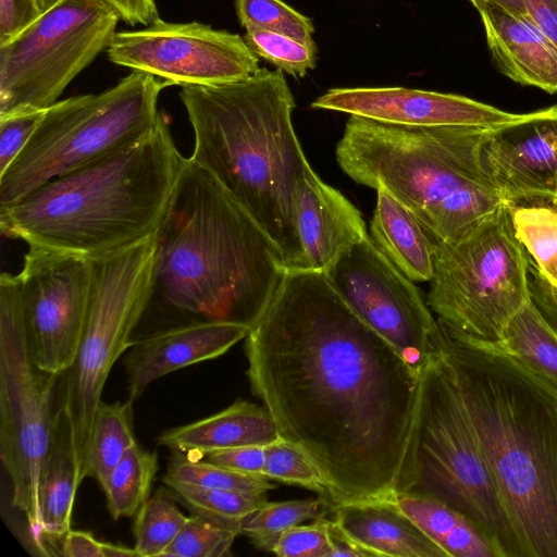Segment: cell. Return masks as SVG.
Returning <instances> with one entry per match:
<instances>
[{"label":"cell","instance_id":"cell-32","mask_svg":"<svg viewBox=\"0 0 557 557\" xmlns=\"http://www.w3.org/2000/svg\"><path fill=\"white\" fill-rule=\"evenodd\" d=\"M166 486L175 499L193 515L225 523L240 524L244 518L268 502L267 495L201 488L176 483Z\"/></svg>","mask_w":557,"mask_h":557},{"label":"cell","instance_id":"cell-9","mask_svg":"<svg viewBox=\"0 0 557 557\" xmlns=\"http://www.w3.org/2000/svg\"><path fill=\"white\" fill-rule=\"evenodd\" d=\"M157 242L151 237L94 260V281L83 336L73 364L60 375L58 406L64 412L82 481L96 411L111 369L128 350L152 281Z\"/></svg>","mask_w":557,"mask_h":557},{"label":"cell","instance_id":"cell-47","mask_svg":"<svg viewBox=\"0 0 557 557\" xmlns=\"http://www.w3.org/2000/svg\"><path fill=\"white\" fill-rule=\"evenodd\" d=\"M469 1L472 4L478 1L488 2V3L495 4L497 7H500L517 16L529 18L523 0H469Z\"/></svg>","mask_w":557,"mask_h":557},{"label":"cell","instance_id":"cell-23","mask_svg":"<svg viewBox=\"0 0 557 557\" xmlns=\"http://www.w3.org/2000/svg\"><path fill=\"white\" fill-rule=\"evenodd\" d=\"M370 238L408 278L430 282L434 275L435 243L418 218L384 187L376 189Z\"/></svg>","mask_w":557,"mask_h":557},{"label":"cell","instance_id":"cell-43","mask_svg":"<svg viewBox=\"0 0 557 557\" xmlns=\"http://www.w3.org/2000/svg\"><path fill=\"white\" fill-rule=\"evenodd\" d=\"M59 555L63 557H104V542H100L88 531L71 529L60 542Z\"/></svg>","mask_w":557,"mask_h":557},{"label":"cell","instance_id":"cell-39","mask_svg":"<svg viewBox=\"0 0 557 557\" xmlns=\"http://www.w3.org/2000/svg\"><path fill=\"white\" fill-rule=\"evenodd\" d=\"M45 112L30 111L0 117V174L24 149Z\"/></svg>","mask_w":557,"mask_h":557},{"label":"cell","instance_id":"cell-10","mask_svg":"<svg viewBox=\"0 0 557 557\" xmlns=\"http://www.w3.org/2000/svg\"><path fill=\"white\" fill-rule=\"evenodd\" d=\"M529 265V255L504 205L458 239L435 243L428 304L451 330L496 343L531 299Z\"/></svg>","mask_w":557,"mask_h":557},{"label":"cell","instance_id":"cell-15","mask_svg":"<svg viewBox=\"0 0 557 557\" xmlns=\"http://www.w3.org/2000/svg\"><path fill=\"white\" fill-rule=\"evenodd\" d=\"M36 366L61 375L74 362L94 281V260L29 247L18 273Z\"/></svg>","mask_w":557,"mask_h":557},{"label":"cell","instance_id":"cell-20","mask_svg":"<svg viewBox=\"0 0 557 557\" xmlns=\"http://www.w3.org/2000/svg\"><path fill=\"white\" fill-rule=\"evenodd\" d=\"M473 5L498 71L518 84L557 92V51L536 26L488 2Z\"/></svg>","mask_w":557,"mask_h":557},{"label":"cell","instance_id":"cell-48","mask_svg":"<svg viewBox=\"0 0 557 557\" xmlns=\"http://www.w3.org/2000/svg\"><path fill=\"white\" fill-rule=\"evenodd\" d=\"M104 557H138L134 547L104 542Z\"/></svg>","mask_w":557,"mask_h":557},{"label":"cell","instance_id":"cell-33","mask_svg":"<svg viewBox=\"0 0 557 557\" xmlns=\"http://www.w3.org/2000/svg\"><path fill=\"white\" fill-rule=\"evenodd\" d=\"M238 534L240 524L191 515L162 557H228Z\"/></svg>","mask_w":557,"mask_h":557},{"label":"cell","instance_id":"cell-30","mask_svg":"<svg viewBox=\"0 0 557 557\" xmlns=\"http://www.w3.org/2000/svg\"><path fill=\"white\" fill-rule=\"evenodd\" d=\"M187 518L178 509L170 488L157 490L135 515L134 548L138 557H162Z\"/></svg>","mask_w":557,"mask_h":557},{"label":"cell","instance_id":"cell-25","mask_svg":"<svg viewBox=\"0 0 557 557\" xmlns=\"http://www.w3.org/2000/svg\"><path fill=\"white\" fill-rule=\"evenodd\" d=\"M395 499L399 508L448 557H502L493 541L479 525L448 505L413 493L396 494Z\"/></svg>","mask_w":557,"mask_h":557},{"label":"cell","instance_id":"cell-12","mask_svg":"<svg viewBox=\"0 0 557 557\" xmlns=\"http://www.w3.org/2000/svg\"><path fill=\"white\" fill-rule=\"evenodd\" d=\"M117 12L102 0H60L0 45V117L44 111L116 33Z\"/></svg>","mask_w":557,"mask_h":557},{"label":"cell","instance_id":"cell-1","mask_svg":"<svg viewBox=\"0 0 557 557\" xmlns=\"http://www.w3.org/2000/svg\"><path fill=\"white\" fill-rule=\"evenodd\" d=\"M245 339L252 394L320 470L332 504L410 490L421 374L324 272L286 270Z\"/></svg>","mask_w":557,"mask_h":557},{"label":"cell","instance_id":"cell-34","mask_svg":"<svg viewBox=\"0 0 557 557\" xmlns=\"http://www.w3.org/2000/svg\"><path fill=\"white\" fill-rule=\"evenodd\" d=\"M244 40L258 58L295 77H302L315 67L314 41H302L285 34L258 28L246 29Z\"/></svg>","mask_w":557,"mask_h":557},{"label":"cell","instance_id":"cell-27","mask_svg":"<svg viewBox=\"0 0 557 557\" xmlns=\"http://www.w3.org/2000/svg\"><path fill=\"white\" fill-rule=\"evenodd\" d=\"M133 400L107 404L101 401L94 419L87 451V478L100 486L137 443L133 424Z\"/></svg>","mask_w":557,"mask_h":557},{"label":"cell","instance_id":"cell-3","mask_svg":"<svg viewBox=\"0 0 557 557\" xmlns=\"http://www.w3.org/2000/svg\"><path fill=\"white\" fill-rule=\"evenodd\" d=\"M438 323L521 557H557V387L494 345Z\"/></svg>","mask_w":557,"mask_h":557},{"label":"cell","instance_id":"cell-4","mask_svg":"<svg viewBox=\"0 0 557 557\" xmlns=\"http://www.w3.org/2000/svg\"><path fill=\"white\" fill-rule=\"evenodd\" d=\"M194 132L189 157L246 209L280 251L286 270H304L296 191L310 165L293 125L295 99L281 70L215 86L182 87Z\"/></svg>","mask_w":557,"mask_h":557},{"label":"cell","instance_id":"cell-16","mask_svg":"<svg viewBox=\"0 0 557 557\" xmlns=\"http://www.w3.org/2000/svg\"><path fill=\"white\" fill-rule=\"evenodd\" d=\"M311 107L410 127L494 129L523 115L465 96L406 87L332 88L318 97Z\"/></svg>","mask_w":557,"mask_h":557},{"label":"cell","instance_id":"cell-36","mask_svg":"<svg viewBox=\"0 0 557 557\" xmlns=\"http://www.w3.org/2000/svg\"><path fill=\"white\" fill-rule=\"evenodd\" d=\"M521 240L531 262L557 289V198L533 212L523 227Z\"/></svg>","mask_w":557,"mask_h":557},{"label":"cell","instance_id":"cell-11","mask_svg":"<svg viewBox=\"0 0 557 557\" xmlns=\"http://www.w3.org/2000/svg\"><path fill=\"white\" fill-rule=\"evenodd\" d=\"M60 375L39 369L32 355L18 274L0 277V457L12 504L24 516L38 550L39 487L52 444Z\"/></svg>","mask_w":557,"mask_h":557},{"label":"cell","instance_id":"cell-46","mask_svg":"<svg viewBox=\"0 0 557 557\" xmlns=\"http://www.w3.org/2000/svg\"><path fill=\"white\" fill-rule=\"evenodd\" d=\"M331 557L350 556L364 557L367 554L357 546L349 537H347L331 519Z\"/></svg>","mask_w":557,"mask_h":557},{"label":"cell","instance_id":"cell-18","mask_svg":"<svg viewBox=\"0 0 557 557\" xmlns=\"http://www.w3.org/2000/svg\"><path fill=\"white\" fill-rule=\"evenodd\" d=\"M250 327L233 321L197 322L153 331L135 338L124 359L128 398H139L156 380L215 359L245 339Z\"/></svg>","mask_w":557,"mask_h":557},{"label":"cell","instance_id":"cell-17","mask_svg":"<svg viewBox=\"0 0 557 557\" xmlns=\"http://www.w3.org/2000/svg\"><path fill=\"white\" fill-rule=\"evenodd\" d=\"M483 157L505 202L557 197V104L490 129Z\"/></svg>","mask_w":557,"mask_h":557},{"label":"cell","instance_id":"cell-29","mask_svg":"<svg viewBox=\"0 0 557 557\" xmlns=\"http://www.w3.org/2000/svg\"><path fill=\"white\" fill-rule=\"evenodd\" d=\"M332 503L327 497L267 502L240 522V534L259 549L272 553L280 536L305 521L326 516Z\"/></svg>","mask_w":557,"mask_h":557},{"label":"cell","instance_id":"cell-37","mask_svg":"<svg viewBox=\"0 0 557 557\" xmlns=\"http://www.w3.org/2000/svg\"><path fill=\"white\" fill-rule=\"evenodd\" d=\"M263 478L299 485L329 498L325 481L317 466L299 448L283 438L267 446Z\"/></svg>","mask_w":557,"mask_h":557},{"label":"cell","instance_id":"cell-44","mask_svg":"<svg viewBox=\"0 0 557 557\" xmlns=\"http://www.w3.org/2000/svg\"><path fill=\"white\" fill-rule=\"evenodd\" d=\"M529 20L557 51V0H523Z\"/></svg>","mask_w":557,"mask_h":557},{"label":"cell","instance_id":"cell-45","mask_svg":"<svg viewBox=\"0 0 557 557\" xmlns=\"http://www.w3.org/2000/svg\"><path fill=\"white\" fill-rule=\"evenodd\" d=\"M110 4L120 18L129 25L148 26L159 18L154 0H102Z\"/></svg>","mask_w":557,"mask_h":557},{"label":"cell","instance_id":"cell-28","mask_svg":"<svg viewBox=\"0 0 557 557\" xmlns=\"http://www.w3.org/2000/svg\"><path fill=\"white\" fill-rule=\"evenodd\" d=\"M158 468L154 451L138 444L127 451L101 485L113 519L135 517L150 496Z\"/></svg>","mask_w":557,"mask_h":557},{"label":"cell","instance_id":"cell-38","mask_svg":"<svg viewBox=\"0 0 557 557\" xmlns=\"http://www.w3.org/2000/svg\"><path fill=\"white\" fill-rule=\"evenodd\" d=\"M272 553L280 557H331V519L324 516L288 529Z\"/></svg>","mask_w":557,"mask_h":557},{"label":"cell","instance_id":"cell-35","mask_svg":"<svg viewBox=\"0 0 557 557\" xmlns=\"http://www.w3.org/2000/svg\"><path fill=\"white\" fill-rule=\"evenodd\" d=\"M240 25L288 35L302 41H313L312 21L282 0H235Z\"/></svg>","mask_w":557,"mask_h":557},{"label":"cell","instance_id":"cell-5","mask_svg":"<svg viewBox=\"0 0 557 557\" xmlns=\"http://www.w3.org/2000/svg\"><path fill=\"white\" fill-rule=\"evenodd\" d=\"M166 114L137 141L0 208L4 235L100 259L154 235L186 162Z\"/></svg>","mask_w":557,"mask_h":557},{"label":"cell","instance_id":"cell-49","mask_svg":"<svg viewBox=\"0 0 557 557\" xmlns=\"http://www.w3.org/2000/svg\"><path fill=\"white\" fill-rule=\"evenodd\" d=\"M39 5L42 12L49 10L51 7H53L57 2L60 0H38Z\"/></svg>","mask_w":557,"mask_h":557},{"label":"cell","instance_id":"cell-8","mask_svg":"<svg viewBox=\"0 0 557 557\" xmlns=\"http://www.w3.org/2000/svg\"><path fill=\"white\" fill-rule=\"evenodd\" d=\"M406 493L448 505L479 525L502 557H521L475 428L443 351L421 373L414 481Z\"/></svg>","mask_w":557,"mask_h":557},{"label":"cell","instance_id":"cell-14","mask_svg":"<svg viewBox=\"0 0 557 557\" xmlns=\"http://www.w3.org/2000/svg\"><path fill=\"white\" fill-rule=\"evenodd\" d=\"M106 51L113 64L170 86L223 85L246 79L260 69L244 37L199 22L170 23L159 17L143 29L116 32Z\"/></svg>","mask_w":557,"mask_h":557},{"label":"cell","instance_id":"cell-2","mask_svg":"<svg viewBox=\"0 0 557 557\" xmlns=\"http://www.w3.org/2000/svg\"><path fill=\"white\" fill-rule=\"evenodd\" d=\"M156 242L152 281L137 329L147 326L139 336L197 322L251 327L286 271L255 219L189 158Z\"/></svg>","mask_w":557,"mask_h":557},{"label":"cell","instance_id":"cell-7","mask_svg":"<svg viewBox=\"0 0 557 557\" xmlns=\"http://www.w3.org/2000/svg\"><path fill=\"white\" fill-rule=\"evenodd\" d=\"M168 86L133 71L99 94L70 97L48 108L24 149L0 174V208L144 137L158 123L159 96Z\"/></svg>","mask_w":557,"mask_h":557},{"label":"cell","instance_id":"cell-40","mask_svg":"<svg viewBox=\"0 0 557 557\" xmlns=\"http://www.w3.org/2000/svg\"><path fill=\"white\" fill-rule=\"evenodd\" d=\"M203 457L209 462L237 472L263 476L267 446L251 445L226 448L208 453Z\"/></svg>","mask_w":557,"mask_h":557},{"label":"cell","instance_id":"cell-41","mask_svg":"<svg viewBox=\"0 0 557 557\" xmlns=\"http://www.w3.org/2000/svg\"><path fill=\"white\" fill-rule=\"evenodd\" d=\"M41 13L38 0H0V45L28 27Z\"/></svg>","mask_w":557,"mask_h":557},{"label":"cell","instance_id":"cell-26","mask_svg":"<svg viewBox=\"0 0 557 557\" xmlns=\"http://www.w3.org/2000/svg\"><path fill=\"white\" fill-rule=\"evenodd\" d=\"M492 345L557 387V331L531 299L509 320L500 339Z\"/></svg>","mask_w":557,"mask_h":557},{"label":"cell","instance_id":"cell-13","mask_svg":"<svg viewBox=\"0 0 557 557\" xmlns=\"http://www.w3.org/2000/svg\"><path fill=\"white\" fill-rule=\"evenodd\" d=\"M330 284L414 369L442 354L444 336L414 282L374 245L370 235L345 250L324 272Z\"/></svg>","mask_w":557,"mask_h":557},{"label":"cell","instance_id":"cell-6","mask_svg":"<svg viewBox=\"0 0 557 557\" xmlns=\"http://www.w3.org/2000/svg\"><path fill=\"white\" fill-rule=\"evenodd\" d=\"M488 131L410 127L350 115L335 154L354 182L384 187L434 243H450L505 205L483 157Z\"/></svg>","mask_w":557,"mask_h":557},{"label":"cell","instance_id":"cell-21","mask_svg":"<svg viewBox=\"0 0 557 557\" xmlns=\"http://www.w3.org/2000/svg\"><path fill=\"white\" fill-rule=\"evenodd\" d=\"M333 521L367 556L448 557L394 497L332 504Z\"/></svg>","mask_w":557,"mask_h":557},{"label":"cell","instance_id":"cell-42","mask_svg":"<svg viewBox=\"0 0 557 557\" xmlns=\"http://www.w3.org/2000/svg\"><path fill=\"white\" fill-rule=\"evenodd\" d=\"M529 285L531 300L557 331V289L542 276L531 260L529 265Z\"/></svg>","mask_w":557,"mask_h":557},{"label":"cell","instance_id":"cell-31","mask_svg":"<svg viewBox=\"0 0 557 557\" xmlns=\"http://www.w3.org/2000/svg\"><path fill=\"white\" fill-rule=\"evenodd\" d=\"M162 482L165 485L176 483L253 495H267L275 488V484L263 476L237 472L176 451L169 462Z\"/></svg>","mask_w":557,"mask_h":557},{"label":"cell","instance_id":"cell-19","mask_svg":"<svg viewBox=\"0 0 557 557\" xmlns=\"http://www.w3.org/2000/svg\"><path fill=\"white\" fill-rule=\"evenodd\" d=\"M304 270L325 272L349 247L369 236L361 212L309 165L295 202Z\"/></svg>","mask_w":557,"mask_h":557},{"label":"cell","instance_id":"cell-22","mask_svg":"<svg viewBox=\"0 0 557 557\" xmlns=\"http://www.w3.org/2000/svg\"><path fill=\"white\" fill-rule=\"evenodd\" d=\"M280 438L275 422L264 407L237 399L214 414L162 432L157 443L199 458L226 448L268 446Z\"/></svg>","mask_w":557,"mask_h":557},{"label":"cell","instance_id":"cell-24","mask_svg":"<svg viewBox=\"0 0 557 557\" xmlns=\"http://www.w3.org/2000/svg\"><path fill=\"white\" fill-rule=\"evenodd\" d=\"M82 482L69 423L58 406L52 444L40 478V554L50 556V546L61 542L71 530L74 500Z\"/></svg>","mask_w":557,"mask_h":557}]
</instances>
